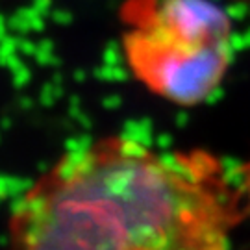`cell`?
Instances as JSON below:
<instances>
[{"label": "cell", "instance_id": "cell-1", "mask_svg": "<svg viewBox=\"0 0 250 250\" xmlns=\"http://www.w3.org/2000/svg\"><path fill=\"white\" fill-rule=\"evenodd\" d=\"M237 221L215 158L106 137L65 154L28 189L4 250H230Z\"/></svg>", "mask_w": 250, "mask_h": 250}, {"label": "cell", "instance_id": "cell-2", "mask_svg": "<svg viewBox=\"0 0 250 250\" xmlns=\"http://www.w3.org/2000/svg\"><path fill=\"white\" fill-rule=\"evenodd\" d=\"M123 45L135 78L161 99L193 106L232 60V21L211 0H128Z\"/></svg>", "mask_w": 250, "mask_h": 250}]
</instances>
